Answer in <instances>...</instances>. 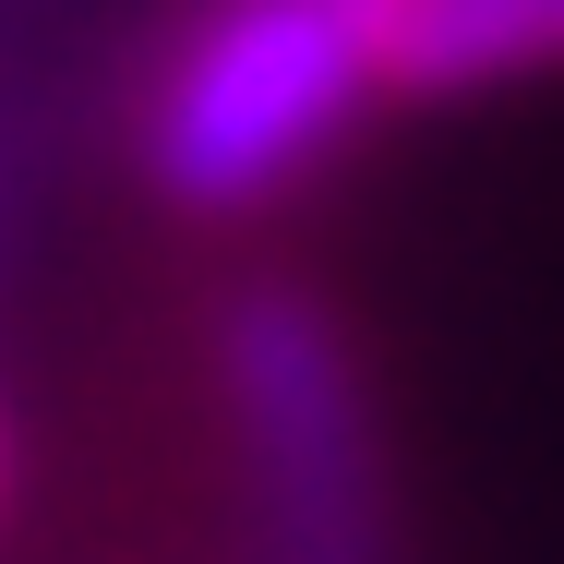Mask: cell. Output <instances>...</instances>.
<instances>
[{"mask_svg": "<svg viewBox=\"0 0 564 564\" xmlns=\"http://www.w3.org/2000/svg\"><path fill=\"white\" fill-rule=\"evenodd\" d=\"M372 109L384 0H193L144 73L132 169L169 217H264Z\"/></svg>", "mask_w": 564, "mask_h": 564, "instance_id": "obj_1", "label": "cell"}, {"mask_svg": "<svg viewBox=\"0 0 564 564\" xmlns=\"http://www.w3.org/2000/svg\"><path fill=\"white\" fill-rule=\"evenodd\" d=\"M205 360L252 564H397V492L337 313L301 276H228Z\"/></svg>", "mask_w": 564, "mask_h": 564, "instance_id": "obj_2", "label": "cell"}, {"mask_svg": "<svg viewBox=\"0 0 564 564\" xmlns=\"http://www.w3.org/2000/svg\"><path fill=\"white\" fill-rule=\"evenodd\" d=\"M564 73V0H384V97H492Z\"/></svg>", "mask_w": 564, "mask_h": 564, "instance_id": "obj_3", "label": "cell"}]
</instances>
